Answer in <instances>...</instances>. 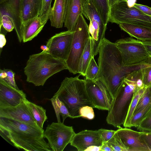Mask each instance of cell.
<instances>
[{
	"mask_svg": "<svg viewBox=\"0 0 151 151\" xmlns=\"http://www.w3.org/2000/svg\"><path fill=\"white\" fill-rule=\"evenodd\" d=\"M142 42L148 54L151 57V41H144Z\"/></svg>",
	"mask_w": 151,
	"mask_h": 151,
	"instance_id": "obj_42",
	"label": "cell"
},
{
	"mask_svg": "<svg viewBox=\"0 0 151 151\" xmlns=\"http://www.w3.org/2000/svg\"><path fill=\"white\" fill-rule=\"evenodd\" d=\"M68 69L65 61L42 51L29 56L24 68V73L27 82L36 86H43L52 75Z\"/></svg>",
	"mask_w": 151,
	"mask_h": 151,
	"instance_id": "obj_3",
	"label": "cell"
},
{
	"mask_svg": "<svg viewBox=\"0 0 151 151\" xmlns=\"http://www.w3.org/2000/svg\"><path fill=\"white\" fill-rule=\"evenodd\" d=\"M101 151H113L106 142H103L101 146Z\"/></svg>",
	"mask_w": 151,
	"mask_h": 151,
	"instance_id": "obj_43",
	"label": "cell"
},
{
	"mask_svg": "<svg viewBox=\"0 0 151 151\" xmlns=\"http://www.w3.org/2000/svg\"><path fill=\"white\" fill-rule=\"evenodd\" d=\"M8 0H0V3L1 4H2L6 2Z\"/></svg>",
	"mask_w": 151,
	"mask_h": 151,
	"instance_id": "obj_48",
	"label": "cell"
},
{
	"mask_svg": "<svg viewBox=\"0 0 151 151\" xmlns=\"http://www.w3.org/2000/svg\"><path fill=\"white\" fill-rule=\"evenodd\" d=\"M4 70L6 72V76L5 78L3 79L11 86L19 89L15 81V74L14 72L9 69H4Z\"/></svg>",
	"mask_w": 151,
	"mask_h": 151,
	"instance_id": "obj_38",
	"label": "cell"
},
{
	"mask_svg": "<svg viewBox=\"0 0 151 151\" xmlns=\"http://www.w3.org/2000/svg\"><path fill=\"white\" fill-rule=\"evenodd\" d=\"M115 43L120 52L124 66L140 65L150 57L142 42L133 37L118 40Z\"/></svg>",
	"mask_w": 151,
	"mask_h": 151,
	"instance_id": "obj_8",
	"label": "cell"
},
{
	"mask_svg": "<svg viewBox=\"0 0 151 151\" xmlns=\"http://www.w3.org/2000/svg\"><path fill=\"white\" fill-rule=\"evenodd\" d=\"M0 132L11 144L27 151H52L44 139L42 129L12 119L0 117Z\"/></svg>",
	"mask_w": 151,
	"mask_h": 151,
	"instance_id": "obj_2",
	"label": "cell"
},
{
	"mask_svg": "<svg viewBox=\"0 0 151 151\" xmlns=\"http://www.w3.org/2000/svg\"><path fill=\"white\" fill-rule=\"evenodd\" d=\"M101 151V146L92 145L88 147L85 151Z\"/></svg>",
	"mask_w": 151,
	"mask_h": 151,
	"instance_id": "obj_45",
	"label": "cell"
},
{
	"mask_svg": "<svg viewBox=\"0 0 151 151\" xmlns=\"http://www.w3.org/2000/svg\"><path fill=\"white\" fill-rule=\"evenodd\" d=\"M65 12V0H55L49 17L52 26L56 28L62 27L64 23Z\"/></svg>",
	"mask_w": 151,
	"mask_h": 151,
	"instance_id": "obj_21",
	"label": "cell"
},
{
	"mask_svg": "<svg viewBox=\"0 0 151 151\" xmlns=\"http://www.w3.org/2000/svg\"><path fill=\"white\" fill-rule=\"evenodd\" d=\"M120 28L131 37L142 42L151 41V28L127 23L119 24Z\"/></svg>",
	"mask_w": 151,
	"mask_h": 151,
	"instance_id": "obj_20",
	"label": "cell"
},
{
	"mask_svg": "<svg viewBox=\"0 0 151 151\" xmlns=\"http://www.w3.org/2000/svg\"><path fill=\"white\" fill-rule=\"evenodd\" d=\"M125 78L135 85L137 89H139L144 86L141 68L132 72Z\"/></svg>",
	"mask_w": 151,
	"mask_h": 151,
	"instance_id": "obj_30",
	"label": "cell"
},
{
	"mask_svg": "<svg viewBox=\"0 0 151 151\" xmlns=\"http://www.w3.org/2000/svg\"><path fill=\"white\" fill-rule=\"evenodd\" d=\"M151 114V102L146 106L133 115L130 127H137L141 122Z\"/></svg>",
	"mask_w": 151,
	"mask_h": 151,
	"instance_id": "obj_28",
	"label": "cell"
},
{
	"mask_svg": "<svg viewBox=\"0 0 151 151\" xmlns=\"http://www.w3.org/2000/svg\"><path fill=\"white\" fill-rule=\"evenodd\" d=\"M151 102V84L146 86L141 96L134 111V115L140 111Z\"/></svg>",
	"mask_w": 151,
	"mask_h": 151,
	"instance_id": "obj_29",
	"label": "cell"
},
{
	"mask_svg": "<svg viewBox=\"0 0 151 151\" xmlns=\"http://www.w3.org/2000/svg\"><path fill=\"white\" fill-rule=\"evenodd\" d=\"M103 142H107L114 135L116 130L101 128L98 130Z\"/></svg>",
	"mask_w": 151,
	"mask_h": 151,
	"instance_id": "obj_39",
	"label": "cell"
},
{
	"mask_svg": "<svg viewBox=\"0 0 151 151\" xmlns=\"http://www.w3.org/2000/svg\"><path fill=\"white\" fill-rule=\"evenodd\" d=\"M99 53V69L95 79L103 82L114 101L125 78L132 72L140 69L141 65L124 66L120 52L115 43L105 38L100 44Z\"/></svg>",
	"mask_w": 151,
	"mask_h": 151,
	"instance_id": "obj_1",
	"label": "cell"
},
{
	"mask_svg": "<svg viewBox=\"0 0 151 151\" xmlns=\"http://www.w3.org/2000/svg\"><path fill=\"white\" fill-rule=\"evenodd\" d=\"M103 142L98 130H85L76 133L70 144L78 151H85L92 145L101 146Z\"/></svg>",
	"mask_w": 151,
	"mask_h": 151,
	"instance_id": "obj_16",
	"label": "cell"
},
{
	"mask_svg": "<svg viewBox=\"0 0 151 151\" xmlns=\"http://www.w3.org/2000/svg\"><path fill=\"white\" fill-rule=\"evenodd\" d=\"M144 14L151 17V8L143 5L134 3L133 5Z\"/></svg>",
	"mask_w": 151,
	"mask_h": 151,
	"instance_id": "obj_40",
	"label": "cell"
},
{
	"mask_svg": "<svg viewBox=\"0 0 151 151\" xmlns=\"http://www.w3.org/2000/svg\"><path fill=\"white\" fill-rule=\"evenodd\" d=\"M104 23L107 25L109 18L110 8L108 0H91Z\"/></svg>",
	"mask_w": 151,
	"mask_h": 151,
	"instance_id": "obj_27",
	"label": "cell"
},
{
	"mask_svg": "<svg viewBox=\"0 0 151 151\" xmlns=\"http://www.w3.org/2000/svg\"><path fill=\"white\" fill-rule=\"evenodd\" d=\"M65 9H66V5H67L68 0H65Z\"/></svg>",
	"mask_w": 151,
	"mask_h": 151,
	"instance_id": "obj_49",
	"label": "cell"
},
{
	"mask_svg": "<svg viewBox=\"0 0 151 151\" xmlns=\"http://www.w3.org/2000/svg\"><path fill=\"white\" fill-rule=\"evenodd\" d=\"M137 127L140 132H151V114L143 119Z\"/></svg>",
	"mask_w": 151,
	"mask_h": 151,
	"instance_id": "obj_37",
	"label": "cell"
},
{
	"mask_svg": "<svg viewBox=\"0 0 151 151\" xmlns=\"http://www.w3.org/2000/svg\"><path fill=\"white\" fill-rule=\"evenodd\" d=\"M136 85L124 78L119 87L106 118L108 124L119 128L127 117Z\"/></svg>",
	"mask_w": 151,
	"mask_h": 151,
	"instance_id": "obj_5",
	"label": "cell"
},
{
	"mask_svg": "<svg viewBox=\"0 0 151 151\" xmlns=\"http://www.w3.org/2000/svg\"><path fill=\"white\" fill-rule=\"evenodd\" d=\"M93 57L92 53L91 37L90 36L81 56L78 69V73L85 76L88 66Z\"/></svg>",
	"mask_w": 151,
	"mask_h": 151,
	"instance_id": "obj_23",
	"label": "cell"
},
{
	"mask_svg": "<svg viewBox=\"0 0 151 151\" xmlns=\"http://www.w3.org/2000/svg\"><path fill=\"white\" fill-rule=\"evenodd\" d=\"M99 69L98 65H97L93 57L87 68L85 79L92 80H95L97 76Z\"/></svg>",
	"mask_w": 151,
	"mask_h": 151,
	"instance_id": "obj_34",
	"label": "cell"
},
{
	"mask_svg": "<svg viewBox=\"0 0 151 151\" xmlns=\"http://www.w3.org/2000/svg\"><path fill=\"white\" fill-rule=\"evenodd\" d=\"M90 22L88 29L91 37L92 56L99 53L100 44L105 38L107 25L105 24L91 0H85L82 14Z\"/></svg>",
	"mask_w": 151,
	"mask_h": 151,
	"instance_id": "obj_9",
	"label": "cell"
},
{
	"mask_svg": "<svg viewBox=\"0 0 151 151\" xmlns=\"http://www.w3.org/2000/svg\"><path fill=\"white\" fill-rule=\"evenodd\" d=\"M75 134L72 126H66L61 122H52L48 125L44 136L52 151H63Z\"/></svg>",
	"mask_w": 151,
	"mask_h": 151,
	"instance_id": "obj_10",
	"label": "cell"
},
{
	"mask_svg": "<svg viewBox=\"0 0 151 151\" xmlns=\"http://www.w3.org/2000/svg\"><path fill=\"white\" fill-rule=\"evenodd\" d=\"M26 103L29 108L38 127L43 129V125L47 119L46 110L42 107L37 105L27 100Z\"/></svg>",
	"mask_w": 151,
	"mask_h": 151,
	"instance_id": "obj_24",
	"label": "cell"
},
{
	"mask_svg": "<svg viewBox=\"0 0 151 151\" xmlns=\"http://www.w3.org/2000/svg\"><path fill=\"white\" fill-rule=\"evenodd\" d=\"M116 132L127 151H150L141 139L142 132L121 127Z\"/></svg>",
	"mask_w": 151,
	"mask_h": 151,
	"instance_id": "obj_15",
	"label": "cell"
},
{
	"mask_svg": "<svg viewBox=\"0 0 151 151\" xmlns=\"http://www.w3.org/2000/svg\"><path fill=\"white\" fill-rule=\"evenodd\" d=\"M42 0H22L21 17L23 23L40 14Z\"/></svg>",
	"mask_w": 151,
	"mask_h": 151,
	"instance_id": "obj_22",
	"label": "cell"
},
{
	"mask_svg": "<svg viewBox=\"0 0 151 151\" xmlns=\"http://www.w3.org/2000/svg\"><path fill=\"white\" fill-rule=\"evenodd\" d=\"M109 22L119 24L127 23L151 28V17L145 15L128 1L118 3L110 8Z\"/></svg>",
	"mask_w": 151,
	"mask_h": 151,
	"instance_id": "obj_7",
	"label": "cell"
},
{
	"mask_svg": "<svg viewBox=\"0 0 151 151\" xmlns=\"http://www.w3.org/2000/svg\"><path fill=\"white\" fill-rule=\"evenodd\" d=\"M0 53H1L2 48H3V47L5 45L6 43V40L4 34L2 33H0Z\"/></svg>",
	"mask_w": 151,
	"mask_h": 151,
	"instance_id": "obj_44",
	"label": "cell"
},
{
	"mask_svg": "<svg viewBox=\"0 0 151 151\" xmlns=\"http://www.w3.org/2000/svg\"><path fill=\"white\" fill-rule=\"evenodd\" d=\"M146 86H144L138 90H135L127 117L123 124L124 127L130 128L131 122L133 116L134 111L139 100Z\"/></svg>",
	"mask_w": 151,
	"mask_h": 151,
	"instance_id": "obj_26",
	"label": "cell"
},
{
	"mask_svg": "<svg viewBox=\"0 0 151 151\" xmlns=\"http://www.w3.org/2000/svg\"><path fill=\"white\" fill-rule=\"evenodd\" d=\"M40 48L42 51L47 52L49 50L48 48L46 45H42L40 47Z\"/></svg>",
	"mask_w": 151,
	"mask_h": 151,
	"instance_id": "obj_47",
	"label": "cell"
},
{
	"mask_svg": "<svg viewBox=\"0 0 151 151\" xmlns=\"http://www.w3.org/2000/svg\"><path fill=\"white\" fill-rule=\"evenodd\" d=\"M80 76L66 77L54 95L64 103L72 118L81 117L79 110L81 107L88 106L93 108L86 91L85 79H80Z\"/></svg>",
	"mask_w": 151,
	"mask_h": 151,
	"instance_id": "obj_4",
	"label": "cell"
},
{
	"mask_svg": "<svg viewBox=\"0 0 151 151\" xmlns=\"http://www.w3.org/2000/svg\"><path fill=\"white\" fill-rule=\"evenodd\" d=\"M45 25L39 16L23 23L22 31L23 42L31 41L36 37Z\"/></svg>",
	"mask_w": 151,
	"mask_h": 151,
	"instance_id": "obj_19",
	"label": "cell"
},
{
	"mask_svg": "<svg viewBox=\"0 0 151 151\" xmlns=\"http://www.w3.org/2000/svg\"><path fill=\"white\" fill-rule=\"evenodd\" d=\"M22 0H8L2 4L4 10L14 20V29L19 41H23L22 28V22L21 17Z\"/></svg>",
	"mask_w": 151,
	"mask_h": 151,
	"instance_id": "obj_18",
	"label": "cell"
},
{
	"mask_svg": "<svg viewBox=\"0 0 151 151\" xmlns=\"http://www.w3.org/2000/svg\"><path fill=\"white\" fill-rule=\"evenodd\" d=\"M0 117L12 119L39 127L26 101L15 106L0 108Z\"/></svg>",
	"mask_w": 151,
	"mask_h": 151,
	"instance_id": "obj_13",
	"label": "cell"
},
{
	"mask_svg": "<svg viewBox=\"0 0 151 151\" xmlns=\"http://www.w3.org/2000/svg\"><path fill=\"white\" fill-rule=\"evenodd\" d=\"M85 80L87 94L93 108L109 111L113 100L104 84L98 79Z\"/></svg>",
	"mask_w": 151,
	"mask_h": 151,
	"instance_id": "obj_11",
	"label": "cell"
},
{
	"mask_svg": "<svg viewBox=\"0 0 151 151\" xmlns=\"http://www.w3.org/2000/svg\"><path fill=\"white\" fill-rule=\"evenodd\" d=\"M27 100L22 90L13 87L0 78V108L15 106Z\"/></svg>",
	"mask_w": 151,
	"mask_h": 151,
	"instance_id": "obj_14",
	"label": "cell"
},
{
	"mask_svg": "<svg viewBox=\"0 0 151 151\" xmlns=\"http://www.w3.org/2000/svg\"><path fill=\"white\" fill-rule=\"evenodd\" d=\"M142 81L144 86H148L151 84V57L147 62L142 65Z\"/></svg>",
	"mask_w": 151,
	"mask_h": 151,
	"instance_id": "obj_31",
	"label": "cell"
},
{
	"mask_svg": "<svg viewBox=\"0 0 151 151\" xmlns=\"http://www.w3.org/2000/svg\"><path fill=\"white\" fill-rule=\"evenodd\" d=\"M141 138L151 151V132H142Z\"/></svg>",
	"mask_w": 151,
	"mask_h": 151,
	"instance_id": "obj_41",
	"label": "cell"
},
{
	"mask_svg": "<svg viewBox=\"0 0 151 151\" xmlns=\"http://www.w3.org/2000/svg\"><path fill=\"white\" fill-rule=\"evenodd\" d=\"M1 26L7 32L12 31L15 27L14 21L12 17L9 14H1Z\"/></svg>",
	"mask_w": 151,
	"mask_h": 151,
	"instance_id": "obj_35",
	"label": "cell"
},
{
	"mask_svg": "<svg viewBox=\"0 0 151 151\" xmlns=\"http://www.w3.org/2000/svg\"><path fill=\"white\" fill-rule=\"evenodd\" d=\"M85 0H68L64 21V27L68 31L74 30L80 15L82 14Z\"/></svg>",
	"mask_w": 151,
	"mask_h": 151,
	"instance_id": "obj_17",
	"label": "cell"
},
{
	"mask_svg": "<svg viewBox=\"0 0 151 151\" xmlns=\"http://www.w3.org/2000/svg\"><path fill=\"white\" fill-rule=\"evenodd\" d=\"M52 0H42L40 13L38 16L45 24L49 19Z\"/></svg>",
	"mask_w": 151,
	"mask_h": 151,
	"instance_id": "obj_32",
	"label": "cell"
},
{
	"mask_svg": "<svg viewBox=\"0 0 151 151\" xmlns=\"http://www.w3.org/2000/svg\"><path fill=\"white\" fill-rule=\"evenodd\" d=\"M107 142L113 151H127L116 132L113 137Z\"/></svg>",
	"mask_w": 151,
	"mask_h": 151,
	"instance_id": "obj_33",
	"label": "cell"
},
{
	"mask_svg": "<svg viewBox=\"0 0 151 151\" xmlns=\"http://www.w3.org/2000/svg\"><path fill=\"white\" fill-rule=\"evenodd\" d=\"M75 30L56 34L47 41V53L54 57L66 61L69 57Z\"/></svg>",
	"mask_w": 151,
	"mask_h": 151,
	"instance_id": "obj_12",
	"label": "cell"
},
{
	"mask_svg": "<svg viewBox=\"0 0 151 151\" xmlns=\"http://www.w3.org/2000/svg\"><path fill=\"white\" fill-rule=\"evenodd\" d=\"M74 30L70 51L66 62L68 70L76 74L78 73L80 59L90 36L88 26L82 14L79 17Z\"/></svg>",
	"mask_w": 151,
	"mask_h": 151,
	"instance_id": "obj_6",
	"label": "cell"
},
{
	"mask_svg": "<svg viewBox=\"0 0 151 151\" xmlns=\"http://www.w3.org/2000/svg\"><path fill=\"white\" fill-rule=\"evenodd\" d=\"M93 108L91 106H85L81 107L79 110V114L81 117L89 120L93 119L95 114Z\"/></svg>",
	"mask_w": 151,
	"mask_h": 151,
	"instance_id": "obj_36",
	"label": "cell"
},
{
	"mask_svg": "<svg viewBox=\"0 0 151 151\" xmlns=\"http://www.w3.org/2000/svg\"><path fill=\"white\" fill-rule=\"evenodd\" d=\"M109 5L110 8L119 2L123 1H126L127 0H108Z\"/></svg>",
	"mask_w": 151,
	"mask_h": 151,
	"instance_id": "obj_46",
	"label": "cell"
},
{
	"mask_svg": "<svg viewBox=\"0 0 151 151\" xmlns=\"http://www.w3.org/2000/svg\"><path fill=\"white\" fill-rule=\"evenodd\" d=\"M50 100L54 109L58 122H61L60 115L62 116L63 123L67 117L71 118L70 114L66 107L64 103L57 96L54 95Z\"/></svg>",
	"mask_w": 151,
	"mask_h": 151,
	"instance_id": "obj_25",
	"label": "cell"
}]
</instances>
